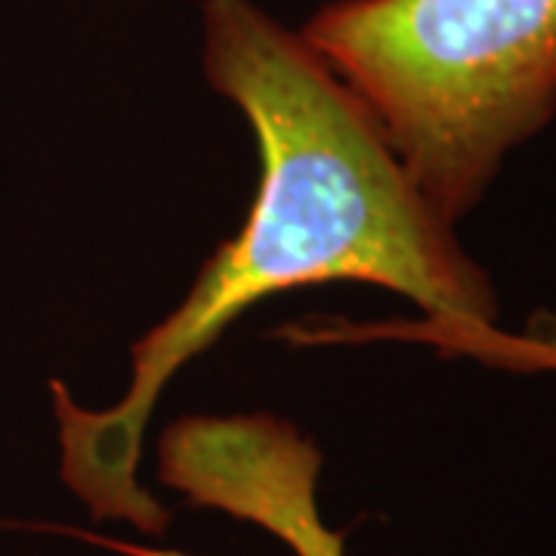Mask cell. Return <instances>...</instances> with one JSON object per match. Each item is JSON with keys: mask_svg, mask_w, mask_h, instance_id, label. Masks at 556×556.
Returning a JSON list of instances; mask_svg holds the SVG:
<instances>
[{"mask_svg": "<svg viewBox=\"0 0 556 556\" xmlns=\"http://www.w3.org/2000/svg\"><path fill=\"white\" fill-rule=\"evenodd\" d=\"M204 75L257 134L263 179L251 214L134 346L115 408H78L50 383L68 489L97 519L155 535L167 514L137 482L146 420L167 380L257 300L328 281L380 285L427 313L417 338L442 353H460L497 318L495 288L457 244L455 223L420 195L371 109L303 35L251 0H204Z\"/></svg>", "mask_w": 556, "mask_h": 556, "instance_id": "cell-1", "label": "cell"}, {"mask_svg": "<svg viewBox=\"0 0 556 556\" xmlns=\"http://www.w3.org/2000/svg\"><path fill=\"white\" fill-rule=\"evenodd\" d=\"M303 38L448 223L556 115V0H338Z\"/></svg>", "mask_w": 556, "mask_h": 556, "instance_id": "cell-2", "label": "cell"}, {"mask_svg": "<svg viewBox=\"0 0 556 556\" xmlns=\"http://www.w3.org/2000/svg\"><path fill=\"white\" fill-rule=\"evenodd\" d=\"M318 452L273 417H192L161 442V479L192 504L251 519L298 556H343L316 510Z\"/></svg>", "mask_w": 556, "mask_h": 556, "instance_id": "cell-3", "label": "cell"}, {"mask_svg": "<svg viewBox=\"0 0 556 556\" xmlns=\"http://www.w3.org/2000/svg\"><path fill=\"white\" fill-rule=\"evenodd\" d=\"M467 356L519 371H556V316H535L526 334H501L489 328L467 346Z\"/></svg>", "mask_w": 556, "mask_h": 556, "instance_id": "cell-4", "label": "cell"}]
</instances>
